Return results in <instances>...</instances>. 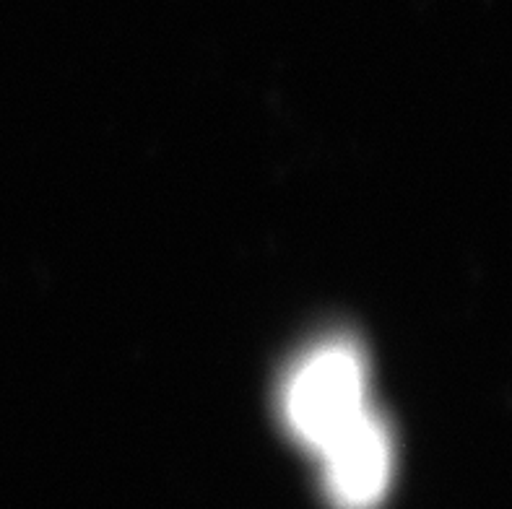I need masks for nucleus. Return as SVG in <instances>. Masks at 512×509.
Instances as JSON below:
<instances>
[{
	"label": "nucleus",
	"instance_id": "2",
	"mask_svg": "<svg viewBox=\"0 0 512 509\" xmlns=\"http://www.w3.org/2000/svg\"><path fill=\"white\" fill-rule=\"evenodd\" d=\"M328 499L338 509H372L393 478V439L375 408L318 452Z\"/></svg>",
	"mask_w": 512,
	"mask_h": 509
},
{
	"label": "nucleus",
	"instance_id": "1",
	"mask_svg": "<svg viewBox=\"0 0 512 509\" xmlns=\"http://www.w3.org/2000/svg\"><path fill=\"white\" fill-rule=\"evenodd\" d=\"M370 408V367L351 338H325L297 356L279 393L281 421L315 455Z\"/></svg>",
	"mask_w": 512,
	"mask_h": 509
}]
</instances>
